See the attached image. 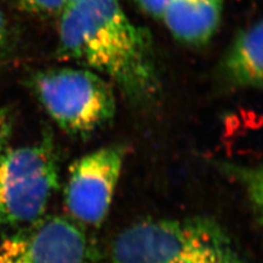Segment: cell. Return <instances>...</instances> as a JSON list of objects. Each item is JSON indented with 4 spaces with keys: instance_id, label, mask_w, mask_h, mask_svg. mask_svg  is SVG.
Listing matches in <instances>:
<instances>
[{
    "instance_id": "6da1fadb",
    "label": "cell",
    "mask_w": 263,
    "mask_h": 263,
    "mask_svg": "<svg viewBox=\"0 0 263 263\" xmlns=\"http://www.w3.org/2000/svg\"><path fill=\"white\" fill-rule=\"evenodd\" d=\"M59 18L57 55L109 80L137 108H151L161 79L151 33L129 19L120 0H76Z\"/></svg>"
},
{
    "instance_id": "7a4b0ae2",
    "label": "cell",
    "mask_w": 263,
    "mask_h": 263,
    "mask_svg": "<svg viewBox=\"0 0 263 263\" xmlns=\"http://www.w3.org/2000/svg\"><path fill=\"white\" fill-rule=\"evenodd\" d=\"M109 263H248L232 238L209 217L148 218L123 229Z\"/></svg>"
},
{
    "instance_id": "3957f363",
    "label": "cell",
    "mask_w": 263,
    "mask_h": 263,
    "mask_svg": "<svg viewBox=\"0 0 263 263\" xmlns=\"http://www.w3.org/2000/svg\"><path fill=\"white\" fill-rule=\"evenodd\" d=\"M27 85L47 115L66 134L89 137L113 121V85L84 67H51L31 72Z\"/></svg>"
},
{
    "instance_id": "277c9868",
    "label": "cell",
    "mask_w": 263,
    "mask_h": 263,
    "mask_svg": "<svg viewBox=\"0 0 263 263\" xmlns=\"http://www.w3.org/2000/svg\"><path fill=\"white\" fill-rule=\"evenodd\" d=\"M60 186L59 153L49 130L36 142L0 155V228L42 218Z\"/></svg>"
},
{
    "instance_id": "5b68a950",
    "label": "cell",
    "mask_w": 263,
    "mask_h": 263,
    "mask_svg": "<svg viewBox=\"0 0 263 263\" xmlns=\"http://www.w3.org/2000/svg\"><path fill=\"white\" fill-rule=\"evenodd\" d=\"M0 263H105L84 225L44 215L0 239Z\"/></svg>"
},
{
    "instance_id": "8992f818",
    "label": "cell",
    "mask_w": 263,
    "mask_h": 263,
    "mask_svg": "<svg viewBox=\"0 0 263 263\" xmlns=\"http://www.w3.org/2000/svg\"><path fill=\"white\" fill-rule=\"evenodd\" d=\"M127 155L123 144L104 146L73 161L64 187V204L79 224L100 226L106 218Z\"/></svg>"
},
{
    "instance_id": "52a82bcc",
    "label": "cell",
    "mask_w": 263,
    "mask_h": 263,
    "mask_svg": "<svg viewBox=\"0 0 263 263\" xmlns=\"http://www.w3.org/2000/svg\"><path fill=\"white\" fill-rule=\"evenodd\" d=\"M224 0H169L161 21L178 42L202 46L217 33Z\"/></svg>"
},
{
    "instance_id": "ba28073f",
    "label": "cell",
    "mask_w": 263,
    "mask_h": 263,
    "mask_svg": "<svg viewBox=\"0 0 263 263\" xmlns=\"http://www.w3.org/2000/svg\"><path fill=\"white\" fill-rule=\"evenodd\" d=\"M219 76L229 87L263 91V16L238 33L219 63Z\"/></svg>"
},
{
    "instance_id": "9c48e42d",
    "label": "cell",
    "mask_w": 263,
    "mask_h": 263,
    "mask_svg": "<svg viewBox=\"0 0 263 263\" xmlns=\"http://www.w3.org/2000/svg\"><path fill=\"white\" fill-rule=\"evenodd\" d=\"M219 169L233 178L247 195L257 218L263 226V164H249L219 162Z\"/></svg>"
},
{
    "instance_id": "30bf717a",
    "label": "cell",
    "mask_w": 263,
    "mask_h": 263,
    "mask_svg": "<svg viewBox=\"0 0 263 263\" xmlns=\"http://www.w3.org/2000/svg\"><path fill=\"white\" fill-rule=\"evenodd\" d=\"M16 54V35L11 21L0 7V71L9 66Z\"/></svg>"
},
{
    "instance_id": "8fae6325",
    "label": "cell",
    "mask_w": 263,
    "mask_h": 263,
    "mask_svg": "<svg viewBox=\"0 0 263 263\" xmlns=\"http://www.w3.org/2000/svg\"><path fill=\"white\" fill-rule=\"evenodd\" d=\"M22 10L41 18H57L66 6V0H13Z\"/></svg>"
},
{
    "instance_id": "7c38bea8",
    "label": "cell",
    "mask_w": 263,
    "mask_h": 263,
    "mask_svg": "<svg viewBox=\"0 0 263 263\" xmlns=\"http://www.w3.org/2000/svg\"><path fill=\"white\" fill-rule=\"evenodd\" d=\"M14 127V113L8 108H0V155L8 149V145L13 134Z\"/></svg>"
},
{
    "instance_id": "4fadbf2b",
    "label": "cell",
    "mask_w": 263,
    "mask_h": 263,
    "mask_svg": "<svg viewBox=\"0 0 263 263\" xmlns=\"http://www.w3.org/2000/svg\"><path fill=\"white\" fill-rule=\"evenodd\" d=\"M132 2L145 14L160 20L169 0H132Z\"/></svg>"
},
{
    "instance_id": "5bb4252c",
    "label": "cell",
    "mask_w": 263,
    "mask_h": 263,
    "mask_svg": "<svg viewBox=\"0 0 263 263\" xmlns=\"http://www.w3.org/2000/svg\"><path fill=\"white\" fill-rule=\"evenodd\" d=\"M72 2H76V0H66V4H68V3H72Z\"/></svg>"
}]
</instances>
